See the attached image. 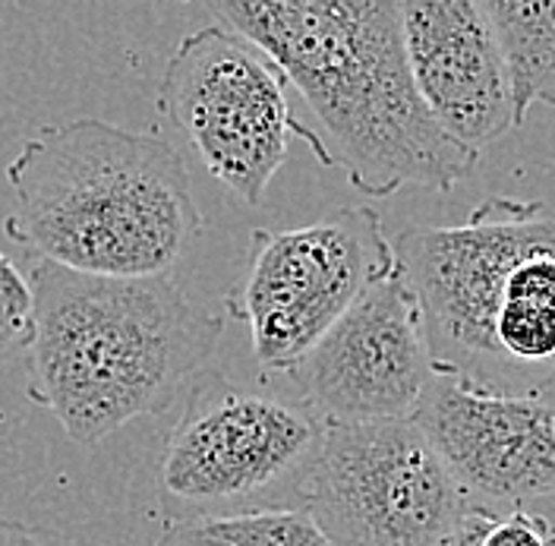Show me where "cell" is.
<instances>
[{"mask_svg": "<svg viewBox=\"0 0 555 546\" xmlns=\"http://www.w3.org/2000/svg\"><path fill=\"white\" fill-rule=\"evenodd\" d=\"M550 546H555V524H553V537H550Z\"/></svg>", "mask_w": 555, "mask_h": 546, "instance_id": "ac0fdd59", "label": "cell"}, {"mask_svg": "<svg viewBox=\"0 0 555 546\" xmlns=\"http://www.w3.org/2000/svg\"><path fill=\"white\" fill-rule=\"evenodd\" d=\"M550 537H553V521L515 509L508 518L495 521V528L486 534L483 546H550Z\"/></svg>", "mask_w": 555, "mask_h": 546, "instance_id": "9a60e30c", "label": "cell"}, {"mask_svg": "<svg viewBox=\"0 0 555 546\" xmlns=\"http://www.w3.org/2000/svg\"><path fill=\"white\" fill-rule=\"evenodd\" d=\"M325 420L300 398L203 376L158 465V499L171 521L287 509L319 461Z\"/></svg>", "mask_w": 555, "mask_h": 546, "instance_id": "5b68a950", "label": "cell"}, {"mask_svg": "<svg viewBox=\"0 0 555 546\" xmlns=\"http://www.w3.org/2000/svg\"><path fill=\"white\" fill-rule=\"evenodd\" d=\"M395 263L379 212L345 205L307 228L253 231L228 309L249 326L259 367L291 376Z\"/></svg>", "mask_w": 555, "mask_h": 546, "instance_id": "8992f818", "label": "cell"}, {"mask_svg": "<svg viewBox=\"0 0 555 546\" xmlns=\"http://www.w3.org/2000/svg\"><path fill=\"white\" fill-rule=\"evenodd\" d=\"M411 420L467 493L505 503L555 493V410L540 398L489 395L436 373Z\"/></svg>", "mask_w": 555, "mask_h": 546, "instance_id": "30bf717a", "label": "cell"}, {"mask_svg": "<svg viewBox=\"0 0 555 546\" xmlns=\"http://www.w3.org/2000/svg\"><path fill=\"white\" fill-rule=\"evenodd\" d=\"M0 546H61V537L44 528L0 518Z\"/></svg>", "mask_w": 555, "mask_h": 546, "instance_id": "e0dca14e", "label": "cell"}, {"mask_svg": "<svg viewBox=\"0 0 555 546\" xmlns=\"http://www.w3.org/2000/svg\"><path fill=\"white\" fill-rule=\"evenodd\" d=\"M155 546H332L307 509L168 521Z\"/></svg>", "mask_w": 555, "mask_h": 546, "instance_id": "4fadbf2b", "label": "cell"}, {"mask_svg": "<svg viewBox=\"0 0 555 546\" xmlns=\"http://www.w3.org/2000/svg\"><path fill=\"white\" fill-rule=\"evenodd\" d=\"M7 238L64 269L171 275L203 234L177 145L99 117L48 124L7 165Z\"/></svg>", "mask_w": 555, "mask_h": 546, "instance_id": "3957f363", "label": "cell"}, {"mask_svg": "<svg viewBox=\"0 0 555 546\" xmlns=\"http://www.w3.org/2000/svg\"><path fill=\"white\" fill-rule=\"evenodd\" d=\"M35 335V291L29 275L0 250V367L29 351Z\"/></svg>", "mask_w": 555, "mask_h": 546, "instance_id": "5bb4252c", "label": "cell"}, {"mask_svg": "<svg viewBox=\"0 0 555 546\" xmlns=\"http://www.w3.org/2000/svg\"><path fill=\"white\" fill-rule=\"evenodd\" d=\"M291 376L300 385V398L325 423L414 417L436 367L414 291L398 263L363 291Z\"/></svg>", "mask_w": 555, "mask_h": 546, "instance_id": "9c48e42d", "label": "cell"}, {"mask_svg": "<svg viewBox=\"0 0 555 546\" xmlns=\"http://www.w3.org/2000/svg\"><path fill=\"white\" fill-rule=\"evenodd\" d=\"M439 376L477 392L537 398L555 385V215L489 196L457 228L395 240Z\"/></svg>", "mask_w": 555, "mask_h": 546, "instance_id": "277c9868", "label": "cell"}, {"mask_svg": "<svg viewBox=\"0 0 555 546\" xmlns=\"http://www.w3.org/2000/svg\"><path fill=\"white\" fill-rule=\"evenodd\" d=\"M416 89L454 142L480 152L515 127L512 76L483 0H404Z\"/></svg>", "mask_w": 555, "mask_h": 546, "instance_id": "8fae6325", "label": "cell"}, {"mask_svg": "<svg viewBox=\"0 0 555 546\" xmlns=\"http://www.w3.org/2000/svg\"><path fill=\"white\" fill-rule=\"evenodd\" d=\"M499 515L489 512L483 506H470L467 512L457 518V524L449 531L442 546H483L486 534L495 528Z\"/></svg>", "mask_w": 555, "mask_h": 546, "instance_id": "2e32d148", "label": "cell"}, {"mask_svg": "<svg viewBox=\"0 0 555 546\" xmlns=\"http://www.w3.org/2000/svg\"><path fill=\"white\" fill-rule=\"evenodd\" d=\"M29 281L35 335L26 392L79 445L168 410L224 332V319L171 275L114 278L38 259Z\"/></svg>", "mask_w": 555, "mask_h": 546, "instance_id": "7a4b0ae2", "label": "cell"}, {"mask_svg": "<svg viewBox=\"0 0 555 546\" xmlns=\"http://www.w3.org/2000/svg\"><path fill=\"white\" fill-rule=\"evenodd\" d=\"M284 73L243 35L215 23L173 48L158 86V111L196 149L215 180L259 205L300 137L325 165V149L284 96Z\"/></svg>", "mask_w": 555, "mask_h": 546, "instance_id": "52a82bcc", "label": "cell"}, {"mask_svg": "<svg viewBox=\"0 0 555 546\" xmlns=\"http://www.w3.org/2000/svg\"><path fill=\"white\" fill-rule=\"evenodd\" d=\"M208 10L304 96L325 165L357 193L451 190L477 168L480 152L454 142L416 89L398 0H215Z\"/></svg>", "mask_w": 555, "mask_h": 546, "instance_id": "6da1fadb", "label": "cell"}, {"mask_svg": "<svg viewBox=\"0 0 555 546\" xmlns=\"http://www.w3.org/2000/svg\"><path fill=\"white\" fill-rule=\"evenodd\" d=\"M470 506L414 420L325 423L304 490L332 546H442Z\"/></svg>", "mask_w": 555, "mask_h": 546, "instance_id": "ba28073f", "label": "cell"}, {"mask_svg": "<svg viewBox=\"0 0 555 546\" xmlns=\"http://www.w3.org/2000/svg\"><path fill=\"white\" fill-rule=\"evenodd\" d=\"M499 35L508 76L515 127L530 104H555V3L533 0H483Z\"/></svg>", "mask_w": 555, "mask_h": 546, "instance_id": "7c38bea8", "label": "cell"}]
</instances>
